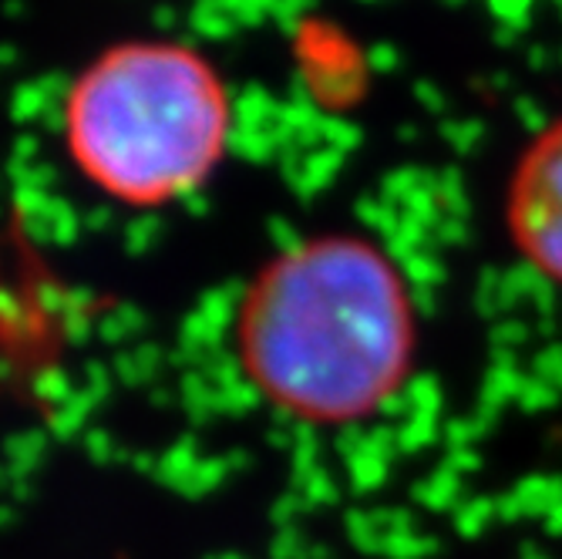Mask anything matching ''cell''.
<instances>
[{"mask_svg": "<svg viewBox=\"0 0 562 559\" xmlns=\"http://www.w3.org/2000/svg\"><path fill=\"white\" fill-rule=\"evenodd\" d=\"M374 65H378V68H391V65H394V51L378 47V51H374Z\"/></svg>", "mask_w": 562, "mask_h": 559, "instance_id": "7", "label": "cell"}, {"mask_svg": "<svg viewBox=\"0 0 562 559\" xmlns=\"http://www.w3.org/2000/svg\"><path fill=\"white\" fill-rule=\"evenodd\" d=\"M546 62H549V51H546L542 44H536V47L529 51V65H532V68H546Z\"/></svg>", "mask_w": 562, "mask_h": 559, "instance_id": "5", "label": "cell"}, {"mask_svg": "<svg viewBox=\"0 0 562 559\" xmlns=\"http://www.w3.org/2000/svg\"><path fill=\"white\" fill-rule=\"evenodd\" d=\"M505 230L519 260L562 287V122L536 135L519 159L508 182Z\"/></svg>", "mask_w": 562, "mask_h": 559, "instance_id": "3", "label": "cell"}, {"mask_svg": "<svg viewBox=\"0 0 562 559\" xmlns=\"http://www.w3.org/2000/svg\"><path fill=\"white\" fill-rule=\"evenodd\" d=\"M552 4H555V8H562V0H552Z\"/></svg>", "mask_w": 562, "mask_h": 559, "instance_id": "9", "label": "cell"}, {"mask_svg": "<svg viewBox=\"0 0 562 559\" xmlns=\"http://www.w3.org/2000/svg\"><path fill=\"white\" fill-rule=\"evenodd\" d=\"M233 101L220 68L179 41L132 37L94 55L68 85L61 135L71 166L135 210L186 199L220 169Z\"/></svg>", "mask_w": 562, "mask_h": 559, "instance_id": "2", "label": "cell"}, {"mask_svg": "<svg viewBox=\"0 0 562 559\" xmlns=\"http://www.w3.org/2000/svg\"><path fill=\"white\" fill-rule=\"evenodd\" d=\"M559 18H562V8H559Z\"/></svg>", "mask_w": 562, "mask_h": 559, "instance_id": "10", "label": "cell"}, {"mask_svg": "<svg viewBox=\"0 0 562 559\" xmlns=\"http://www.w3.org/2000/svg\"><path fill=\"white\" fill-rule=\"evenodd\" d=\"M559 58H562V55H559Z\"/></svg>", "mask_w": 562, "mask_h": 559, "instance_id": "11", "label": "cell"}, {"mask_svg": "<svg viewBox=\"0 0 562 559\" xmlns=\"http://www.w3.org/2000/svg\"><path fill=\"white\" fill-rule=\"evenodd\" d=\"M516 41H519V34H516L513 27L498 24V31H495V44H505V47H508V44H516Z\"/></svg>", "mask_w": 562, "mask_h": 559, "instance_id": "6", "label": "cell"}, {"mask_svg": "<svg viewBox=\"0 0 562 559\" xmlns=\"http://www.w3.org/2000/svg\"><path fill=\"white\" fill-rule=\"evenodd\" d=\"M418 308L401 264L364 236L300 239L257 273L236 317L246 378L306 425L378 415L418 361Z\"/></svg>", "mask_w": 562, "mask_h": 559, "instance_id": "1", "label": "cell"}, {"mask_svg": "<svg viewBox=\"0 0 562 559\" xmlns=\"http://www.w3.org/2000/svg\"><path fill=\"white\" fill-rule=\"evenodd\" d=\"M488 8L498 24L513 27L516 34H522L532 21V0H488Z\"/></svg>", "mask_w": 562, "mask_h": 559, "instance_id": "4", "label": "cell"}, {"mask_svg": "<svg viewBox=\"0 0 562 559\" xmlns=\"http://www.w3.org/2000/svg\"><path fill=\"white\" fill-rule=\"evenodd\" d=\"M448 4H465V0H448Z\"/></svg>", "mask_w": 562, "mask_h": 559, "instance_id": "8", "label": "cell"}]
</instances>
